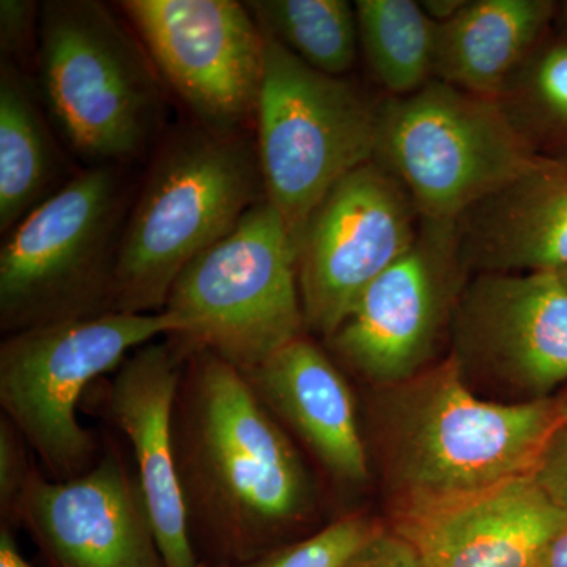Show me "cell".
<instances>
[{
  "label": "cell",
  "instance_id": "6da1fadb",
  "mask_svg": "<svg viewBox=\"0 0 567 567\" xmlns=\"http://www.w3.org/2000/svg\"><path fill=\"white\" fill-rule=\"evenodd\" d=\"M174 435L189 525L237 563L312 513L315 488L292 443L244 372L208 350H192Z\"/></svg>",
  "mask_w": 567,
  "mask_h": 567
},
{
  "label": "cell",
  "instance_id": "7a4b0ae2",
  "mask_svg": "<svg viewBox=\"0 0 567 567\" xmlns=\"http://www.w3.org/2000/svg\"><path fill=\"white\" fill-rule=\"evenodd\" d=\"M390 390L385 447L393 511L532 475L563 423L559 399L503 404L477 398L454 354Z\"/></svg>",
  "mask_w": 567,
  "mask_h": 567
},
{
  "label": "cell",
  "instance_id": "3957f363",
  "mask_svg": "<svg viewBox=\"0 0 567 567\" xmlns=\"http://www.w3.org/2000/svg\"><path fill=\"white\" fill-rule=\"evenodd\" d=\"M265 197L256 147L240 133L197 125L156 155L123 226L114 311L166 308L178 276Z\"/></svg>",
  "mask_w": 567,
  "mask_h": 567
},
{
  "label": "cell",
  "instance_id": "277c9868",
  "mask_svg": "<svg viewBox=\"0 0 567 567\" xmlns=\"http://www.w3.org/2000/svg\"><path fill=\"white\" fill-rule=\"evenodd\" d=\"M37 51L41 100L91 167L133 162L155 142L164 122L162 76L104 3L44 2Z\"/></svg>",
  "mask_w": 567,
  "mask_h": 567
},
{
  "label": "cell",
  "instance_id": "5b68a950",
  "mask_svg": "<svg viewBox=\"0 0 567 567\" xmlns=\"http://www.w3.org/2000/svg\"><path fill=\"white\" fill-rule=\"evenodd\" d=\"M540 156L502 100L432 80L377 104L372 162L404 186L429 221L457 223Z\"/></svg>",
  "mask_w": 567,
  "mask_h": 567
},
{
  "label": "cell",
  "instance_id": "8992f818",
  "mask_svg": "<svg viewBox=\"0 0 567 567\" xmlns=\"http://www.w3.org/2000/svg\"><path fill=\"white\" fill-rule=\"evenodd\" d=\"M123 208L117 166L89 167L10 230L0 251L7 336L114 311Z\"/></svg>",
  "mask_w": 567,
  "mask_h": 567
},
{
  "label": "cell",
  "instance_id": "52a82bcc",
  "mask_svg": "<svg viewBox=\"0 0 567 567\" xmlns=\"http://www.w3.org/2000/svg\"><path fill=\"white\" fill-rule=\"evenodd\" d=\"M164 309L182 324L177 338L244 374L303 336L297 248L265 197L185 268Z\"/></svg>",
  "mask_w": 567,
  "mask_h": 567
},
{
  "label": "cell",
  "instance_id": "ba28073f",
  "mask_svg": "<svg viewBox=\"0 0 567 567\" xmlns=\"http://www.w3.org/2000/svg\"><path fill=\"white\" fill-rule=\"evenodd\" d=\"M182 324L166 309L106 312L7 336L0 349V404L55 481L92 468L96 443L78 420V404L96 379L158 336Z\"/></svg>",
  "mask_w": 567,
  "mask_h": 567
},
{
  "label": "cell",
  "instance_id": "9c48e42d",
  "mask_svg": "<svg viewBox=\"0 0 567 567\" xmlns=\"http://www.w3.org/2000/svg\"><path fill=\"white\" fill-rule=\"evenodd\" d=\"M264 33V81L254 118L257 159L265 199L297 248L317 205L346 175L374 159L377 104L344 78L311 69Z\"/></svg>",
  "mask_w": 567,
  "mask_h": 567
},
{
  "label": "cell",
  "instance_id": "30bf717a",
  "mask_svg": "<svg viewBox=\"0 0 567 567\" xmlns=\"http://www.w3.org/2000/svg\"><path fill=\"white\" fill-rule=\"evenodd\" d=\"M468 274L457 223L421 218L415 244L361 293L328 342L369 382L401 385L429 368Z\"/></svg>",
  "mask_w": 567,
  "mask_h": 567
},
{
  "label": "cell",
  "instance_id": "8fae6325",
  "mask_svg": "<svg viewBox=\"0 0 567 567\" xmlns=\"http://www.w3.org/2000/svg\"><path fill=\"white\" fill-rule=\"evenodd\" d=\"M159 76L199 125L238 133L256 118L265 71V33L234 0H126Z\"/></svg>",
  "mask_w": 567,
  "mask_h": 567
},
{
  "label": "cell",
  "instance_id": "7c38bea8",
  "mask_svg": "<svg viewBox=\"0 0 567 567\" xmlns=\"http://www.w3.org/2000/svg\"><path fill=\"white\" fill-rule=\"evenodd\" d=\"M420 224L404 186L375 162L346 175L298 241L306 327L330 338L361 293L412 248Z\"/></svg>",
  "mask_w": 567,
  "mask_h": 567
},
{
  "label": "cell",
  "instance_id": "4fadbf2b",
  "mask_svg": "<svg viewBox=\"0 0 567 567\" xmlns=\"http://www.w3.org/2000/svg\"><path fill=\"white\" fill-rule=\"evenodd\" d=\"M462 369L544 394L567 382V284L559 274H477L454 312Z\"/></svg>",
  "mask_w": 567,
  "mask_h": 567
},
{
  "label": "cell",
  "instance_id": "5bb4252c",
  "mask_svg": "<svg viewBox=\"0 0 567 567\" xmlns=\"http://www.w3.org/2000/svg\"><path fill=\"white\" fill-rule=\"evenodd\" d=\"M13 514L62 567H166L140 481L114 454L69 481L32 472Z\"/></svg>",
  "mask_w": 567,
  "mask_h": 567
},
{
  "label": "cell",
  "instance_id": "9a60e30c",
  "mask_svg": "<svg viewBox=\"0 0 567 567\" xmlns=\"http://www.w3.org/2000/svg\"><path fill=\"white\" fill-rule=\"evenodd\" d=\"M567 514L533 475L432 505L393 511L391 529L424 567H537Z\"/></svg>",
  "mask_w": 567,
  "mask_h": 567
},
{
  "label": "cell",
  "instance_id": "2e32d148",
  "mask_svg": "<svg viewBox=\"0 0 567 567\" xmlns=\"http://www.w3.org/2000/svg\"><path fill=\"white\" fill-rule=\"evenodd\" d=\"M182 342L153 341L134 350L115 371L107 404L112 421L132 445L164 566L199 567L175 450V404L188 347Z\"/></svg>",
  "mask_w": 567,
  "mask_h": 567
},
{
  "label": "cell",
  "instance_id": "e0dca14e",
  "mask_svg": "<svg viewBox=\"0 0 567 567\" xmlns=\"http://www.w3.org/2000/svg\"><path fill=\"white\" fill-rule=\"evenodd\" d=\"M466 270L567 271V156L543 155L457 221Z\"/></svg>",
  "mask_w": 567,
  "mask_h": 567
},
{
  "label": "cell",
  "instance_id": "ac0fdd59",
  "mask_svg": "<svg viewBox=\"0 0 567 567\" xmlns=\"http://www.w3.org/2000/svg\"><path fill=\"white\" fill-rule=\"evenodd\" d=\"M245 375L331 476L350 486L368 481V450L352 391L319 347L301 336Z\"/></svg>",
  "mask_w": 567,
  "mask_h": 567
},
{
  "label": "cell",
  "instance_id": "d6986e66",
  "mask_svg": "<svg viewBox=\"0 0 567 567\" xmlns=\"http://www.w3.org/2000/svg\"><path fill=\"white\" fill-rule=\"evenodd\" d=\"M551 0H472L436 24L434 80L499 100L557 17Z\"/></svg>",
  "mask_w": 567,
  "mask_h": 567
},
{
  "label": "cell",
  "instance_id": "ffe728a7",
  "mask_svg": "<svg viewBox=\"0 0 567 567\" xmlns=\"http://www.w3.org/2000/svg\"><path fill=\"white\" fill-rule=\"evenodd\" d=\"M58 153L32 87L13 62L0 71V230L9 234L50 197Z\"/></svg>",
  "mask_w": 567,
  "mask_h": 567
},
{
  "label": "cell",
  "instance_id": "44dd1931",
  "mask_svg": "<svg viewBox=\"0 0 567 567\" xmlns=\"http://www.w3.org/2000/svg\"><path fill=\"white\" fill-rule=\"evenodd\" d=\"M360 50L390 95L405 96L434 80L436 22L415 0H358Z\"/></svg>",
  "mask_w": 567,
  "mask_h": 567
},
{
  "label": "cell",
  "instance_id": "7402d4cb",
  "mask_svg": "<svg viewBox=\"0 0 567 567\" xmlns=\"http://www.w3.org/2000/svg\"><path fill=\"white\" fill-rule=\"evenodd\" d=\"M264 31L320 73L344 78L360 51L357 11L346 0L246 2Z\"/></svg>",
  "mask_w": 567,
  "mask_h": 567
},
{
  "label": "cell",
  "instance_id": "603a6c76",
  "mask_svg": "<svg viewBox=\"0 0 567 567\" xmlns=\"http://www.w3.org/2000/svg\"><path fill=\"white\" fill-rule=\"evenodd\" d=\"M499 100L537 152L543 144L567 151V39L543 41Z\"/></svg>",
  "mask_w": 567,
  "mask_h": 567
},
{
  "label": "cell",
  "instance_id": "cb8c5ba5",
  "mask_svg": "<svg viewBox=\"0 0 567 567\" xmlns=\"http://www.w3.org/2000/svg\"><path fill=\"white\" fill-rule=\"evenodd\" d=\"M380 528L363 516H346L303 540L230 567H344Z\"/></svg>",
  "mask_w": 567,
  "mask_h": 567
},
{
  "label": "cell",
  "instance_id": "d4e9b609",
  "mask_svg": "<svg viewBox=\"0 0 567 567\" xmlns=\"http://www.w3.org/2000/svg\"><path fill=\"white\" fill-rule=\"evenodd\" d=\"M33 470L25 461L21 434L9 420L0 424V506L3 516L14 513Z\"/></svg>",
  "mask_w": 567,
  "mask_h": 567
},
{
  "label": "cell",
  "instance_id": "484cf974",
  "mask_svg": "<svg viewBox=\"0 0 567 567\" xmlns=\"http://www.w3.org/2000/svg\"><path fill=\"white\" fill-rule=\"evenodd\" d=\"M40 7L29 0L0 2V48L2 61L20 58L31 47L32 33L39 32Z\"/></svg>",
  "mask_w": 567,
  "mask_h": 567
},
{
  "label": "cell",
  "instance_id": "4316f807",
  "mask_svg": "<svg viewBox=\"0 0 567 567\" xmlns=\"http://www.w3.org/2000/svg\"><path fill=\"white\" fill-rule=\"evenodd\" d=\"M532 475L548 498L567 514V423L565 421L548 439Z\"/></svg>",
  "mask_w": 567,
  "mask_h": 567
},
{
  "label": "cell",
  "instance_id": "83f0119b",
  "mask_svg": "<svg viewBox=\"0 0 567 567\" xmlns=\"http://www.w3.org/2000/svg\"><path fill=\"white\" fill-rule=\"evenodd\" d=\"M344 567H424V563L409 540L382 527Z\"/></svg>",
  "mask_w": 567,
  "mask_h": 567
},
{
  "label": "cell",
  "instance_id": "f1b7e54d",
  "mask_svg": "<svg viewBox=\"0 0 567 567\" xmlns=\"http://www.w3.org/2000/svg\"><path fill=\"white\" fill-rule=\"evenodd\" d=\"M537 567H567V525L548 544Z\"/></svg>",
  "mask_w": 567,
  "mask_h": 567
},
{
  "label": "cell",
  "instance_id": "f546056e",
  "mask_svg": "<svg viewBox=\"0 0 567 567\" xmlns=\"http://www.w3.org/2000/svg\"><path fill=\"white\" fill-rule=\"evenodd\" d=\"M0 567H33L22 557L20 548L7 528L0 532Z\"/></svg>",
  "mask_w": 567,
  "mask_h": 567
},
{
  "label": "cell",
  "instance_id": "4dcf8cb0",
  "mask_svg": "<svg viewBox=\"0 0 567 567\" xmlns=\"http://www.w3.org/2000/svg\"><path fill=\"white\" fill-rule=\"evenodd\" d=\"M465 3L466 0H425V2H421V6H423L425 13H427L436 24H440V22H445L456 17Z\"/></svg>",
  "mask_w": 567,
  "mask_h": 567
},
{
  "label": "cell",
  "instance_id": "1f68e13d",
  "mask_svg": "<svg viewBox=\"0 0 567 567\" xmlns=\"http://www.w3.org/2000/svg\"><path fill=\"white\" fill-rule=\"evenodd\" d=\"M559 29H561L563 39H567V0L566 2L558 3L557 17Z\"/></svg>",
  "mask_w": 567,
  "mask_h": 567
},
{
  "label": "cell",
  "instance_id": "d6a6232c",
  "mask_svg": "<svg viewBox=\"0 0 567 567\" xmlns=\"http://www.w3.org/2000/svg\"><path fill=\"white\" fill-rule=\"evenodd\" d=\"M559 405H561L563 421L567 423V395L566 398L559 399Z\"/></svg>",
  "mask_w": 567,
  "mask_h": 567
},
{
  "label": "cell",
  "instance_id": "836d02e7",
  "mask_svg": "<svg viewBox=\"0 0 567 567\" xmlns=\"http://www.w3.org/2000/svg\"><path fill=\"white\" fill-rule=\"evenodd\" d=\"M563 276V279H565L566 284H567V271H565V274H559Z\"/></svg>",
  "mask_w": 567,
  "mask_h": 567
}]
</instances>
